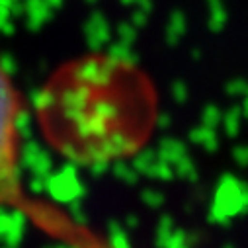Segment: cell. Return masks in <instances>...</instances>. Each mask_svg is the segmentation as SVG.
I'll return each instance as SVG.
<instances>
[{"label":"cell","instance_id":"7a4b0ae2","mask_svg":"<svg viewBox=\"0 0 248 248\" xmlns=\"http://www.w3.org/2000/svg\"><path fill=\"white\" fill-rule=\"evenodd\" d=\"M24 100L0 61V207H14L55 240L73 248H109L88 227L57 205L26 194L20 168V117Z\"/></svg>","mask_w":248,"mask_h":248},{"label":"cell","instance_id":"6da1fadb","mask_svg":"<svg viewBox=\"0 0 248 248\" xmlns=\"http://www.w3.org/2000/svg\"><path fill=\"white\" fill-rule=\"evenodd\" d=\"M35 117L43 139L80 166L137 155L153 137L158 94L127 59L88 53L61 65L41 86Z\"/></svg>","mask_w":248,"mask_h":248}]
</instances>
